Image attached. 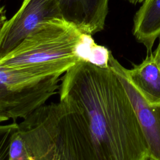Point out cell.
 <instances>
[{"label":"cell","mask_w":160,"mask_h":160,"mask_svg":"<svg viewBox=\"0 0 160 160\" xmlns=\"http://www.w3.org/2000/svg\"><path fill=\"white\" fill-rule=\"evenodd\" d=\"M155 52H156L157 55H158L159 57H160V37H159V43H158V45L157 48H156V50H155Z\"/></svg>","instance_id":"obj_13"},{"label":"cell","mask_w":160,"mask_h":160,"mask_svg":"<svg viewBox=\"0 0 160 160\" xmlns=\"http://www.w3.org/2000/svg\"><path fill=\"white\" fill-rule=\"evenodd\" d=\"M130 81L151 104L160 103V57L155 51L132 68H125Z\"/></svg>","instance_id":"obj_8"},{"label":"cell","mask_w":160,"mask_h":160,"mask_svg":"<svg viewBox=\"0 0 160 160\" xmlns=\"http://www.w3.org/2000/svg\"><path fill=\"white\" fill-rule=\"evenodd\" d=\"M141 4L134 17L132 34L149 54L160 37V0H144Z\"/></svg>","instance_id":"obj_9"},{"label":"cell","mask_w":160,"mask_h":160,"mask_svg":"<svg viewBox=\"0 0 160 160\" xmlns=\"http://www.w3.org/2000/svg\"><path fill=\"white\" fill-rule=\"evenodd\" d=\"M59 99L72 101L82 113L95 160H148L146 139L114 71L82 58L61 78Z\"/></svg>","instance_id":"obj_1"},{"label":"cell","mask_w":160,"mask_h":160,"mask_svg":"<svg viewBox=\"0 0 160 160\" xmlns=\"http://www.w3.org/2000/svg\"><path fill=\"white\" fill-rule=\"evenodd\" d=\"M4 9L3 7H0V26L1 23H3V21L5 19V14H4Z\"/></svg>","instance_id":"obj_11"},{"label":"cell","mask_w":160,"mask_h":160,"mask_svg":"<svg viewBox=\"0 0 160 160\" xmlns=\"http://www.w3.org/2000/svg\"><path fill=\"white\" fill-rule=\"evenodd\" d=\"M62 18L56 0H24L18 12L0 27V59L18 47L41 22Z\"/></svg>","instance_id":"obj_5"},{"label":"cell","mask_w":160,"mask_h":160,"mask_svg":"<svg viewBox=\"0 0 160 160\" xmlns=\"http://www.w3.org/2000/svg\"><path fill=\"white\" fill-rule=\"evenodd\" d=\"M108 63L121 81L128 94L146 139L149 159L160 160V103L151 104L146 101L130 81L125 68L111 52Z\"/></svg>","instance_id":"obj_6"},{"label":"cell","mask_w":160,"mask_h":160,"mask_svg":"<svg viewBox=\"0 0 160 160\" xmlns=\"http://www.w3.org/2000/svg\"><path fill=\"white\" fill-rule=\"evenodd\" d=\"M89 36L62 18L43 21L0 59V67L37 78L61 76L84 58L79 49Z\"/></svg>","instance_id":"obj_3"},{"label":"cell","mask_w":160,"mask_h":160,"mask_svg":"<svg viewBox=\"0 0 160 160\" xmlns=\"http://www.w3.org/2000/svg\"><path fill=\"white\" fill-rule=\"evenodd\" d=\"M61 76H29L0 67V122L24 119L59 89Z\"/></svg>","instance_id":"obj_4"},{"label":"cell","mask_w":160,"mask_h":160,"mask_svg":"<svg viewBox=\"0 0 160 160\" xmlns=\"http://www.w3.org/2000/svg\"><path fill=\"white\" fill-rule=\"evenodd\" d=\"M62 18L82 33L92 36L103 30L109 0H56Z\"/></svg>","instance_id":"obj_7"},{"label":"cell","mask_w":160,"mask_h":160,"mask_svg":"<svg viewBox=\"0 0 160 160\" xmlns=\"http://www.w3.org/2000/svg\"><path fill=\"white\" fill-rule=\"evenodd\" d=\"M18 130V123L16 122L0 125V160H9L12 141Z\"/></svg>","instance_id":"obj_10"},{"label":"cell","mask_w":160,"mask_h":160,"mask_svg":"<svg viewBox=\"0 0 160 160\" xmlns=\"http://www.w3.org/2000/svg\"><path fill=\"white\" fill-rule=\"evenodd\" d=\"M132 4H137L138 3H142L144 0H126Z\"/></svg>","instance_id":"obj_12"},{"label":"cell","mask_w":160,"mask_h":160,"mask_svg":"<svg viewBox=\"0 0 160 160\" xmlns=\"http://www.w3.org/2000/svg\"><path fill=\"white\" fill-rule=\"evenodd\" d=\"M0 27H1V26H0Z\"/></svg>","instance_id":"obj_15"},{"label":"cell","mask_w":160,"mask_h":160,"mask_svg":"<svg viewBox=\"0 0 160 160\" xmlns=\"http://www.w3.org/2000/svg\"><path fill=\"white\" fill-rule=\"evenodd\" d=\"M28 160H95L85 118L68 99L44 104L18 124Z\"/></svg>","instance_id":"obj_2"},{"label":"cell","mask_w":160,"mask_h":160,"mask_svg":"<svg viewBox=\"0 0 160 160\" xmlns=\"http://www.w3.org/2000/svg\"><path fill=\"white\" fill-rule=\"evenodd\" d=\"M22 1H24V0H22Z\"/></svg>","instance_id":"obj_14"}]
</instances>
